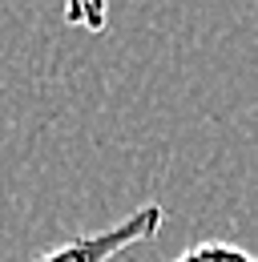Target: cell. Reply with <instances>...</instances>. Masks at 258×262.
<instances>
[{
	"instance_id": "1",
	"label": "cell",
	"mask_w": 258,
	"mask_h": 262,
	"mask_svg": "<svg viewBox=\"0 0 258 262\" xmlns=\"http://www.w3.org/2000/svg\"><path fill=\"white\" fill-rule=\"evenodd\" d=\"M161 222H165V206L145 202L133 214H125L121 222H113L105 230H93V234H77V238L45 250L40 258H32V262H109V258H117L121 250H129V246L149 242L161 230Z\"/></svg>"
},
{
	"instance_id": "3",
	"label": "cell",
	"mask_w": 258,
	"mask_h": 262,
	"mask_svg": "<svg viewBox=\"0 0 258 262\" xmlns=\"http://www.w3.org/2000/svg\"><path fill=\"white\" fill-rule=\"evenodd\" d=\"M174 262H258V258L246 254L242 246H234V242L210 238V242H198V246H190V250H182Z\"/></svg>"
},
{
	"instance_id": "2",
	"label": "cell",
	"mask_w": 258,
	"mask_h": 262,
	"mask_svg": "<svg viewBox=\"0 0 258 262\" xmlns=\"http://www.w3.org/2000/svg\"><path fill=\"white\" fill-rule=\"evenodd\" d=\"M64 25L85 29V33H105L109 0H64Z\"/></svg>"
}]
</instances>
